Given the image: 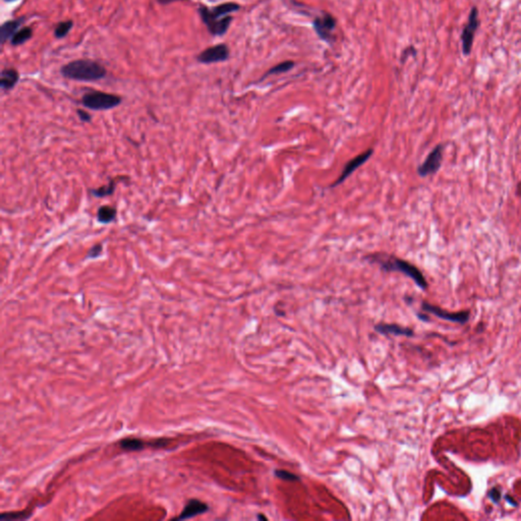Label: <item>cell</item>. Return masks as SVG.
Instances as JSON below:
<instances>
[{
  "mask_svg": "<svg viewBox=\"0 0 521 521\" xmlns=\"http://www.w3.org/2000/svg\"><path fill=\"white\" fill-rule=\"evenodd\" d=\"M4 2H14V1H17V0H3Z\"/></svg>",
  "mask_w": 521,
  "mask_h": 521,
  "instance_id": "obj_27",
  "label": "cell"
},
{
  "mask_svg": "<svg viewBox=\"0 0 521 521\" xmlns=\"http://www.w3.org/2000/svg\"><path fill=\"white\" fill-rule=\"evenodd\" d=\"M74 28V21L72 20H67L58 22L54 28V37L56 39H63L66 37L68 33Z\"/></svg>",
  "mask_w": 521,
  "mask_h": 521,
  "instance_id": "obj_19",
  "label": "cell"
},
{
  "mask_svg": "<svg viewBox=\"0 0 521 521\" xmlns=\"http://www.w3.org/2000/svg\"><path fill=\"white\" fill-rule=\"evenodd\" d=\"M27 20L26 17H20L3 22L0 28V44L4 45L8 39H11L20 30V26Z\"/></svg>",
  "mask_w": 521,
  "mask_h": 521,
  "instance_id": "obj_12",
  "label": "cell"
},
{
  "mask_svg": "<svg viewBox=\"0 0 521 521\" xmlns=\"http://www.w3.org/2000/svg\"><path fill=\"white\" fill-rule=\"evenodd\" d=\"M373 154H374V149L371 148V149L366 150L365 152L360 154V155H358L357 157L352 158L350 161H348V162L344 165V167H343L342 172L340 173V175H339L338 179H337L332 184H331L330 186H331V187H336V186L340 185L343 181H344L345 180H347L348 177H349L355 170H357L359 167L361 166V165H363L366 161H368V160L372 157Z\"/></svg>",
  "mask_w": 521,
  "mask_h": 521,
  "instance_id": "obj_9",
  "label": "cell"
},
{
  "mask_svg": "<svg viewBox=\"0 0 521 521\" xmlns=\"http://www.w3.org/2000/svg\"><path fill=\"white\" fill-rule=\"evenodd\" d=\"M501 491L499 489L497 488H493L490 492H489V498L494 502V503H499L500 500H501Z\"/></svg>",
  "mask_w": 521,
  "mask_h": 521,
  "instance_id": "obj_23",
  "label": "cell"
},
{
  "mask_svg": "<svg viewBox=\"0 0 521 521\" xmlns=\"http://www.w3.org/2000/svg\"><path fill=\"white\" fill-rule=\"evenodd\" d=\"M240 9V5L235 2H225L214 7L200 5L198 13L200 20L205 23L209 33L213 36H223L230 27L232 17L229 14Z\"/></svg>",
  "mask_w": 521,
  "mask_h": 521,
  "instance_id": "obj_2",
  "label": "cell"
},
{
  "mask_svg": "<svg viewBox=\"0 0 521 521\" xmlns=\"http://www.w3.org/2000/svg\"><path fill=\"white\" fill-rule=\"evenodd\" d=\"M375 330L380 334H393L397 336H413V331L410 328L401 327L395 324H378L375 326Z\"/></svg>",
  "mask_w": 521,
  "mask_h": 521,
  "instance_id": "obj_13",
  "label": "cell"
},
{
  "mask_svg": "<svg viewBox=\"0 0 521 521\" xmlns=\"http://www.w3.org/2000/svg\"><path fill=\"white\" fill-rule=\"evenodd\" d=\"M20 74L15 68H3L1 70V79H0V87L4 91L14 89L19 82Z\"/></svg>",
  "mask_w": 521,
  "mask_h": 521,
  "instance_id": "obj_14",
  "label": "cell"
},
{
  "mask_svg": "<svg viewBox=\"0 0 521 521\" xmlns=\"http://www.w3.org/2000/svg\"><path fill=\"white\" fill-rule=\"evenodd\" d=\"M78 115L80 117V120L82 121V122H90L91 120H92V116L90 115V113L86 112L85 110H81V109H78Z\"/></svg>",
  "mask_w": 521,
  "mask_h": 521,
  "instance_id": "obj_24",
  "label": "cell"
},
{
  "mask_svg": "<svg viewBox=\"0 0 521 521\" xmlns=\"http://www.w3.org/2000/svg\"><path fill=\"white\" fill-rule=\"evenodd\" d=\"M336 19L330 14H324L323 17H318L314 20L313 26L320 39L327 43H333L335 37L333 32L336 28Z\"/></svg>",
  "mask_w": 521,
  "mask_h": 521,
  "instance_id": "obj_6",
  "label": "cell"
},
{
  "mask_svg": "<svg viewBox=\"0 0 521 521\" xmlns=\"http://www.w3.org/2000/svg\"><path fill=\"white\" fill-rule=\"evenodd\" d=\"M122 102L117 95L101 91H90L81 97V104L91 110H109Z\"/></svg>",
  "mask_w": 521,
  "mask_h": 521,
  "instance_id": "obj_4",
  "label": "cell"
},
{
  "mask_svg": "<svg viewBox=\"0 0 521 521\" xmlns=\"http://www.w3.org/2000/svg\"><path fill=\"white\" fill-rule=\"evenodd\" d=\"M443 160V145L436 146L418 168V173L421 177L429 176L440 169Z\"/></svg>",
  "mask_w": 521,
  "mask_h": 521,
  "instance_id": "obj_8",
  "label": "cell"
},
{
  "mask_svg": "<svg viewBox=\"0 0 521 521\" xmlns=\"http://www.w3.org/2000/svg\"><path fill=\"white\" fill-rule=\"evenodd\" d=\"M275 476L280 479V480H283V481H300V477L294 475V473L292 472H289L287 470H284V469H276L274 471Z\"/></svg>",
  "mask_w": 521,
  "mask_h": 521,
  "instance_id": "obj_21",
  "label": "cell"
},
{
  "mask_svg": "<svg viewBox=\"0 0 521 521\" xmlns=\"http://www.w3.org/2000/svg\"><path fill=\"white\" fill-rule=\"evenodd\" d=\"M120 446L124 451H140L143 450L146 446V443L140 439H135V438H130V439H123L120 442Z\"/></svg>",
  "mask_w": 521,
  "mask_h": 521,
  "instance_id": "obj_18",
  "label": "cell"
},
{
  "mask_svg": "<svg viewBox=\"0 0 521 521\" xmlns=\"http://www.w3.org/2000/svg\"><path fill=\"white\" fill-rule=\"evenodd\" d=\"M479 9L477 6H472L470 8L467 22L464 25L462 32H461V45H462V53L465 56L470 55L475 42L476 34L481 26V20L479 18Z\"/></svg>",
  "mask_w": 521,
  "mask_h": 521,
  "instance_id": "obj_5",
  "label": "cell"
},
{
  "mask_svg": "<svg viewBox=\"0 0 521 521\" xmlns=\"http://www.w3.org/2000/svg\"><path fill=\"white\" fill-rule=\"evenodd\" d=\"M33 37V30L31 27H25L20 29L15 36L10 39L11 46H20L25 44L27 41H29Z\"/></svg>",
  "mask_w": 521,
  "mask_h": 521,
  "instance_id": "obj_16",
  "label": "cell"
},
{
  "mask_svg": "<svg viewBox=\"0 0 521 521\" xmlns=\"http://www.w3.org/2000/svg\"><path fill=\"white\" fill-rule=\"evenodd\" d=\"M208 510H209V506L206 503L200 501L198 499H192L186 503L180 515L176 519H179V520L188 519V518H192V517H195L200 514H204Z\"/></svg>",
  "mask_w": 521,
  "mask_h": 521,
  "instance_id": "obj_11",
  "label": "cell"
},
{
  "mask_svg": "<svg viewBox=\"0 0 521 521\" xmlns=\"http://www.w3.org/2000/svg\"><path fill=\"white\" fill-rule=\"evenodd\" d=\"M257 518H258L259 520H268V518H267L265 515H263V514H259V515L257 516Z\"/></svg>",
  "mask_w": 521,
  "mask_h": 521,
  "instance_id": "obj_26",
  "label": "cell"
},
{
  "mask_svg": "<svg viewBox=\"0 0 521 521\" xmlns=\"http://www.w3.org/2000/svg\"><path fill=\"white\" fill-rule=\"evenodd\" d=\"M364 259L368 260L370 263L378 265L385 272H399V273L411 278L422 290L428 288V281L421 273V271L405 260L385 253L371 254L365 256Z\"/></svg>",
  "mask_w": 521,
  "mask_h": 521,
  "instance_id": "obj_1",
  "label": "cell"
},
{
  "mask_svg": "<svg viewBox=\"0 0 521 521\" xmlns=\"http://www.w3.org/2000/svg\"><path fill=\"white\" fill-rule=\"evenodd\" d=\"M422 311L433 314L434 316L446 320L449 322L458 323V324H465L469 320V312H459V313H449L447 311H444L441 307H438L436 305H433L431 303H428L423 301L421 303Z\"/></svg>",
  "mask_w": 521,
  "mask_h": 521,
  "instance_id": "obj_10",
  "label": "cell"
},
{
  "mask_svg": "<svg viewBox=\"0 0 521 521\" xmlns=\"http://www.w3.org/2000/svg\"><path fill=\"white\" fill-rule=\"evenodd\" d=\"M115 185H116L115 180H111L107 185H103V186H101L99 188L91 189V194L93 196H95V197H97V198H104V197L110 196L114 192Z\"/></svg>",
  "mask_w": 521,
  "mask_h": 521,
  "instance_id": "obj_20",
  "label": "cell"
},
{
  "mask_svg": "<svg viewBox=\"0 0 521 521\" xmlns=\"http://www.w3.org/2000/svg\"><path fill=\"white\" fill-rule=\"evenodd\" d=\"M63 78L78 81H98L103 80L107 70L99 62L92 59H77L60 68Z\"/></svg>",
  "mask_w": 521,
  "mask_h": 521,
  "instance_id": "obj_3",
  "label": "cell"
},
{
  "mask_svg": "<svg viewBox=\"0 0 521 521\" xmlns=\"http://www.w3.org/2000/svg\"><path fill=\"white\" fill-rule=\"evenodd\" d=\"M116 214V208L111 206H101L97 212V219L102 224H108L115 219Z\"/></svg>",
  "mask_w": 521,
  "mask_h": 521,
  "instance_id": "obj_15",
  "label": "cell"
},
{
  "mask_svg": "<svg viewBox=\"0 0 521 521\" xmlns=\"http://www.w3.org/2000/svg\"><path fill=\"white\" fill-rule=\"evenodd\" d=\"M230 52L226 44H218L208 47L207 49L203 50L198 56L197 60L203 64H212L226 61L229 58Z\"/></svg>",
  "mask_w": 521,
  "mask_h": 521,
  "instance_id": "obj_7",
  "label": "cell"
},
{
  "mask_svg": "<svg viewBox=\"0 0 521 521\" xmlns=\"http://www.w3.org/2000/svg\"><path fill=\"white\" fill-rule=\"evenodd\" d=\"M295 63L292 61V60H286V61H283L277 65H275L274 67L270 68L268 72L260 78V80H263L264 79L272 76V75H279V74H284V73H287L289 72V70H291L293 67H294Z\"/></svg>",
  "mask_w": 521,
  "mask_h": 521,
  "instance_id": "obj_17",
  "label": "cell"
},
{
  "mask_svg": "<svg viewBox=\"0 0 521 521\" xmlns=\"http://www.w3.org/2000/svg\"><path fill=\"white\" fill-rule=\"evenodd\" d=\"M102 251H103V246L101 243H98L96 245H94L91 250L89 251L87 257L88 258H91V259H95V258H98L100 257V255L102 254Z\"/></svg>",
  "mask_w": 521,
  "mask_h": 521,
  "instance_id": "obj_22",
  "label": "cell"
},
{
  "mask_svg": "<svg viewBox=\"0 0 521 521\" xmlns=\"http://www.w3.org/2000/svg\"><path fill=\"white\" fill-rule=\"evenodd\" d=\"M177 1H183V0H157V2L162 5H168Z\"/></svg>",
  "mask_w": 521,
  "mask_h": 521,
  "instance_id": "obj_25",
  "label": "cell"
}]
</instances>
